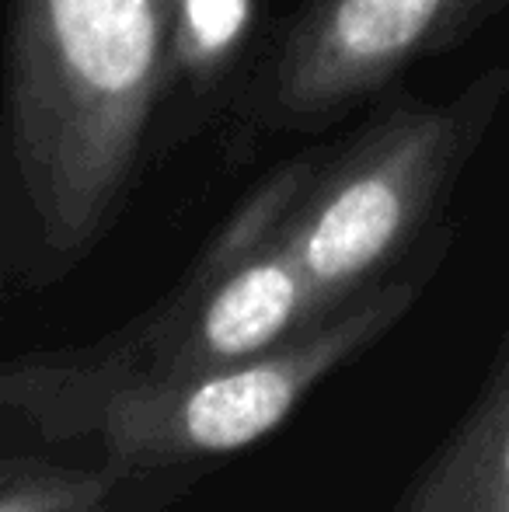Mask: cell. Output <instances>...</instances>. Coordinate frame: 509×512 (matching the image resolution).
Returning <instances> with one entry per match:
<instances>
[{
  "label": "cell",
  "instance_id": "6da1fadb",
  "mask_svg": "<svg viewBox=\"0 0 509 512\" xmlns=\"http://www.w3.org/2000/svg\"><path fill=\"white\" fill-rule=\"evenodd\" d=\"M175 0H11L0 129V272L63 283L119 220L175 88Z\"/></svg>",
  "mask_w": 509,
  "mask_h": 512
},
{
  "label": "cell",
  "instance_id": "7a4b0ae2",
  "mask_svg": "<svg viewBox=\"0 0 509 512\" xmlns=\"http://www.w3.org/2000/svg\"><path fill=\"white\" fill-rule=\"evenodd\" d=\"M447 248L450 230L440 227L381 283L290 342L227 370L98 391H14L0 394V408L7 422L32 432L39 450H91L133 474L168 512L227 457L272 436L307 394L391 335L419 304Z\"/></svg>",
  "mask_w": 509,
  "mask_h": 512
},
{
  "label": "cell",
  "instance_id": "3957f363",
  "mask_svg": "<svg viewBox=\"0 0 509 512\" xmlns=\"http://www.w3.org/2000/svg\"><path fill=\"white\" fill-rule=\"evenodd\" d=\"M318 157L321 150L262 178L178 283L123 328L84 345L7 359L0 394L203 377L262 356L332 314L321 307L304 262L286 241V216Z\"/></svg>",
  "mask_w": 509,
  "mask_h": 512
},
{
  "label": "cell",
  "instance_id": "277c9868",
  "mask_svg": "<svg viewBox=\"0 0 509 512\" xmlns=\"http://www.w3.org/2000/svg\"><path fill=\"white\" fill-rule=\"evenodd\" d=\"M506 98L509 67L496 63L447 102L384 105L332 157H318L286 216V241L321 307H342L415 255Z\"/></svg>",
  "mask_w": 509,
  "mask_h": 512
},
{
  "label": "cell",
  "instance_id": "5b68a950",
  "mask_svg": "<svg viewBox=\"0 0 509 512\" xmlns=\"http://www.w3.org/2000/svg\"><path fill=\"white\" fill-rule=\"evenodd\" d=\"M506 7L509 0H304L241 91L234 143L318 133Z\"/></svg>",
  "mask_w": 509,
  "mask_h": 512
},
{
  "label": "cell",
  "instance_id": "8992f818",
  "mask_svg": "<svg viewBox=\"0 0 509 512\" xmlns=\"http://www.w3.org/2000/svg\"><path fill=\"white\" fill-rule=\"evenodd\" d=\"M391 512H509V331L475 401Z\"/></svg>",
  "mask_w": 509,
  "mask_h": 512
},
{
  "label": "cell",
  "instance_id": "52a82bcc",
  "mask_svg": "<svg viewBox=\"0 0 509 512\" xmlns=\"http://www.w3.org/2000/svg\"><path fill=\"white\" fill-rule=\"evenodd\" d=\"M0 512H164L123 467L102 457L7 446L0 457Z\"/></svg>",
  "mask_w": 509,
  "mask_h": 512
},
{
  "label": "cell",
  "instance_id": "ba28073f",
  "mask_svg": "<svg viewBox=\"0 0 509 512\" xmlns=\"http://www.w3.org/2000/svg\"><path fill=\"white\" fill-rule=\"evenodd\" d=\"M258 0H175V88L203 95L231 77L252 39Z\"/></svg>",
  "mask_w": 509,
  "mask_h": 512
}]
</instances>
